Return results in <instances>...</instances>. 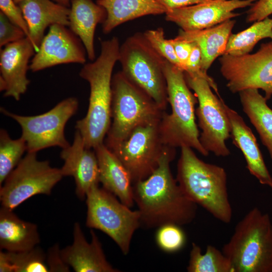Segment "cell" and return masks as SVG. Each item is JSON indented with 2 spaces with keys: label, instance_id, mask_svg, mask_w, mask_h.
Listing matches in <instances>:
<instances>
[{
  "label": "cell",
  "instance_id": "obj_1",
  "mask_svg": "<svg viewBox=\"0 0 272 272\" xmlns=\"http://www.w3.org/2000/svg\"><path fill=\"white\" fill-rule=\"evenodd\" d=\"M175 155V148L166 145L155 171L133 184L141 226L148 229L167 224L181 226L190 223L196 217L197 206L185 195L171 172L170 164Z\"/></svg>",
  "mask_w": 272,
  "mask_h": 272
},
{
  "label": "cell",
  "instance_id": "obj_2",
  "mask_svg": "<svg viewBox=\"0 0 272 272\" xmlns=\"http://www.w3.org/2000/svg\"><path fill=\"white\" fill-rule=\"evenodd\" d=\"M119 48L116 37L101 41L99 56L85 64L79 73L89 83L90 91L87 114L77 121L75 128L89 149H94L104 143L111 125L112 74L118 61Z\"/></svg>",
  "mask_w": 272,
  "mask_h": 272
},
{
  "label": "cell",
  "instance_id": "obj_3",
  "mask_svg": "<svg viewBox=\"0 0 272 272\" xmlns=\"http://www.w3.org/2000/svg\"><path fill=\"white\" fill-rule=\"evenodd\" d=\"M176 179L185 195L214 218L229 223L232 209L228 189L227 176L222 167L205 162L192 148H181Z\"/></svg>",
  "mask_w": 272,
  "mask_h": 272
},
{
  "label": "cell",
  "instance_id": "obj_4",
  "mask_svg": "<svg viewBox=\"0 0 272 272\" xmlns=\"http://www.w3.org/2000/svg\"><path fill=\"white\" fill-rule=\"evenodd\" d=\"M164 72L171 112L164 111L159 123L163 144L175 148L189 147L207 156L209 153L200 143L195 122V105L197 99L189 90L184 72L166 59Z\"/></svg>",
  "mask_w": 272,
  "mask_h": 272
},
{
  "label": "cell",
  "instance_id": "obj_5",
  "mask_svg": "<svg viewBox=\"0 0 272 272\" xmlns=\"http://www.w3.org/2000/svg\"><path fill=\"white\" fill-rule=\"evenodd\" d=\"M222 251L233 272H272V222L257 208L238 223Z\"/></svg>",
  "mask_w": 272,
  "mask_h": 272
},
{
  "label": "cell",
  "instance_id": "obj_6",
  "mask_svg": "<svg viewBox=\"0 0 272 272\" xmlns=\"http://www.w3.org/2000/svg\"><path fill=\"white\" fill-rule=\"evenodd\" d=\"M111 123L105 145L110 148L127 138L138 127L160 122L164 110L120 71L112 76Z\"/></svg>",
  "mask_w": 272,
  "mask_h": 272
},
{
  "label": "cell",
  "instance_id": "obj_7",
  "mask_svg": "<svg viewBox=\"0 0 272 272\" xmlns=\"http://www.w3.org/2000/svg\"><path fill=\"white\" fill-rule=\"evenodd\" d=\"M118 61L126 77L165 110L168 103L164 72L165 59L143 33L133 34L120 45Z\"/></svg>",
  "mask_w": 272,
  "mask_h": 272
},
{
  "label": "cell",
  "instance_id": "obj_8",
  "mask_svg": "<svg viewBox=\"0 0 272 272\" xmlns=\"http://www.w3.org/2000/svg\"><path fill=\"white\" fill-rule=\"evenodd\" d=\"M86 202V226L104 233L123 254H127L133 235L141 227L139 211L131 210L115 195L99 185L93 186L88 192Z\"/></svg>",
  "mask_w": 272,
  "mask_h": 272
},
{
  "label": "cell",
  "instance_id": "obj_9",
  "mask_svg": "<svg viewBox=\"0 0 272 272\" xmlns=\"http://www.w3.org/2000/svg\"><path fill=\"white\" fill-rule=\"evenodd\" d=\"M187 84L195 93L198 102L195 109L198 125L201 130L199 141L208 152L216 156L227 157L230 151L226 141L231 138V124L224 107V102L213 93H218L213 79L184 72Z\"/></svg>",
  "mask_w": 272,
  "mask_h": 272
},
{
  "label": "cell",
  "instance_id": "obj_10",
  "mask_svg": "<svg viewBox=\"0 0 272 272\" xmlns=\"http://www.w3.org/2000/svg\"><path fill=\"white\" fill-rule=\"evenodd\" d=\"M36 154L27 152L0 185L2 207L14 210L34 195H49L63 177L60 169L38 160Z\"/></svg>",
  "mask_w": 272,
  "mask_h": 272
},
{
  "label": "cell",
  "instance_id": "obj_11",
  "mask_svg": "<svg viewBox=\"0 0 272 272\" xmlns=\"http://www.w3.org/2000/svg\"><path fill=\"white\" fill-rule=\"evenodd\" d=\"M78 107V99L69 97L50 110L37 115H20L3 107L1 108V112L20 125L21 137L26 142L27 152L37 153L51 147H59L62 149L70 145L64 135V128Z\"/></svg>",
  "mask_w": 272,
  "mask_h": 272
},
{
  "label": "cell",
  "instance_id": "obj_12",
  "mask_svg": "<svg viewBox=\"0 0 272 272\" xmlns=\"http://www.w3.org/2000/svg\"><path fill=\"white\" fill-rule=\"evenodd\" d=\"M220 71L232 93L248 89H261L266 100L272 96V40L261 44L253 54H224L219 59Z\"/></svg>",
  "mask_w": 272,
  "mask_h": 272
},
{
  "label": "cell",
  "instance_id": "obj_13",
  "mask_svg": "<svg viewBox=\"0 0 272 272\" xmlns=\"http://www.w3.org/2000/svg\"><path fill=\"white\" fill-rule=\"evenodd\" d=\"M159 123L140 126L124 140L108 148L129 171L133 184L148 178L159 166L166 146Z\"/></svg>",
  "mask_w": 272,
  "mask_h": 272
},
{
  "label": "cell",
  "instance_id": "obj_14",
  "mask_svg": "<svg viewBox=\"0 0 272 272\" xmlns=\"http://www.w3.org/2000/svg\"><path fill=\"white\" fill-rule=\"evenodd\" d=\"M86 52L81 40L66 26L53 24L44 36L29 69L36 72L61 64H84Z\"/></svg>",
  "mask_w": 272,
  "mask_h": 272
},
{
  "label": "cell",
  "instance_id": "obj_15",
  "mask_svg": "<svg viewBox=\"0 0 272 272\" xmlns=\"http://www.w3.org/2000/svg\"><path fill=\"white\" fill-rule=\"evenodd\" d=\"M256 0H208L166 11L165 19L184 31L209 28L239 15L233 11L250 7Z\"/></svg>",
  "mask_w": 272,
  "mask_h": 272
},
{
  "label": "cell",
  "instance_id": "obj_16",
  "mask_svg": "<svg viewBox=\"0 0 272 272\" xmlns=\"http://www.w3.org/2000/svg\"><path fill=\"white\" fill-rule=\"evenodd\" d=\"M35 51L34 47L26 37L8 44L0 53V90L5 97L19 101L27 91L30 80L27 77L29 61Z\"/></svg>",
  "mask_w": 272,
  "mask_h": 272
},
{
  "label": "cell",
  "instance_id": "obj_17",
  "mask_svg": "<svg viewBox=\"0 0 272 272\" xmlns=\"http://www.w3.org/2000/svg\"><path fill=\"white\" fill-rule=\"evenodd\" d=\"M64 163L60 168L63 176L75 180L76 194L86 199L89 190L100 184L98 160L94 151L86 147L80 132L76 130L72 144L62 149L60 154Z\"/></svg>",
  "mask_w": 272,
  "mask_h": 272
},
{
  "label": "cell",
  "instance_id": "obj_18",
  "mask_svg": "<svg viewBox=\"0 0 272 272\" xmlns=\"http://www.w3.org/2000/svg\"><path fill=\"white\" fill-rule=\"evenodd\" d=\"M73 243L61 249L64 262L76 272H117L108 261L99 238L93 229L88 242L79 223L73 227Z\"/></svg>",
  "mask_w": 272,
  "mask_h": 272
},
{
  "label": "cell",
  "instance_id": "obj_19",
  "mask_svg": "<svg viewBox=\"0 0 272 272\" xmlns=\"http://www.w3.org/2000/svg\"><path fill=\"white\" fill-rule=\"evenodd\" d=\"M29 29L27 37L37 52L46 28L53 24L69 25L70 9L52 0H25L19 3Z\"/></svg>",
  "mask_w": 272,
  "mask_h": 272
},
{
  "label": "cell",
  "instance_id": "obj_20",
  "mask_svg": "<svg viewBox=\"0 0 272 272\" xmlns=\"http://www.w3.org/2000/svg\"><path fill=\"white\" fill-rule=\"evenodd\" d=\"M93 150L98 160L99 182L102 187L115 195L123 203L131 207L134 202L133 182L129 171L104 143Z\"/></svg>",
  "mask_w": 272,
  "mask_h": 272
},
{
  "label": "cell",
  "instance_id": "obj_21",
  "mask_svg": "<svg viewBox=\"0 0 272 272\" xmlns=\"http://www.w3.org/2000/svg\"><path fill=\"white\" fill-rule=\"evenodd\" d=\"M231 124L233 143L242 152L247 168L259 182L272 188V177L264 163L256 139L243 118L224 103Z\"/></svg>",
  "mask_w": 272,
  "mask_h": 272
},
{
  "label": "cell",
  "instance_id": "obj_22",
  "mask_svg": "<svg viewBox=\"0 0 272 272\" xmlns=\"http://www.w3.org/2000/svg\"><path fill=\"white\" fill-rule=\"evenodd\" d=\"M70 29L81 40L88 58L95 59L94 39L97 25L106 19L105 9L93 0H71Z\"/></svg>",
  "mask_w": 272,
  "mask_h": 272
},
{
  "label": "cell",
  "instance_id": "obj_23",
  "mask_svg": "<svg viewBox=\"0 0 272 272\" xmlns=\"http://www.w3.org/2000/svg\"><path fill=\"white\" fill-rule=\"evenodd\" d=\"M40 242L37 226L20 219L13 210L0 209V247L10 252L30 250Z\"/></svg>",
  "mask_w": 272,
  "mask_h": 272
},
{
  "label": "cell",
  "instance_id": "obj_24",
  "mask_svg": "<svg viewBox=\"0 0 272 272\" xmlns=\"http://www.w3.org/2000/svg\"><path fill=\"white\" fill-rule=\"evenodd\" d=\"M235 21L228 20L214 27L202 30L184 31L177 35L197 45L201 52V69L207 72L215 60L224 54Z\"/></svg>",
  "mask_w": 272,
  "mask_h": 272
},
{
  "label": "cell",
  "instance_id": "obj_25",
  "mask_svg": "<svg viewBox=\"0 0 272 272\" xmlns=\"http://www.w3.org/2000/svg\"><path fill=\"white\" fill-rule=\"evenodd\" d=\"M107 17L102 24V31L108 34L126 22L147 15L165 14L166 9L156 0H97Z\"/></svg>",
  "mask_w": 272,
  "mask_h": 272
},
{
  "label": "cell",
  "instance_id": "obj_26",
  "mask_svg": "<svg viewBox=\"0 0 272 272\" xmlns=\"http://www.w3.org/2000/svg\"><path fill=\"white\" fill-rule=\"evenodd\" d=\"M239 93L244 113L257 130L272 159V109L258 89H248Z\"/></svg>",
  "mask_w": 272,
  "mask_h": 272
},
{
  "label": "cell",
  "instance_id": "obj_27",
  "mask_svg": "<svg viewBox=\"0 0 272 272\" xmlns=\"http://www.w3.org/2000/svg\"><path fill=\"white\" fill-rule=\"evenodd\" d=\"M267 38L272 40V18L269 17L254 22L239 33H231L224 54L242 56L248 54L260 40Z\"/></svg>",
  "mask_w": 272,
  "mask_h": 272
},
{
  "label": "cell",
  "instance_id": "obj_28",
  "mask_svg": "<svg viewBox=\"0 0 272 272\" xmlns=\"http://www.w3.org/2000/svg\"><path fill=\"white\" fill-rule=\"evenodd\" d=\"M188 272H233L228 258L214 246H207L205 253L200 247L192 243L187 266Z\"/></svg>",
  "mask_w": 272,
  "mask_h": 272
},
{
  "label": "cell",
  "instance_id": "obj_29",
  "mask_svg": "<svg viewBox=\"0 0 272 272\" xmlns=\"http://www.w3.org/2000/svg\"><path fill=\"white\" fill-rule=\"evenodd\" d=\"M25 151L27 145L21 137L12 139L7 131L0 130V185L17 166Z\"/></svg>",
  "mask_w": 272,
  "mask_h": 272
},
{
  "label": "cell",
  "instance_id": "obj_30",
  "mask_svg": "<svg viewBox=\"0 0 272 272\" xmlns=\"http://www.w3.org/2000/svg\"><path fill=\"white\" fill-rule=\"evenodd\" d=\"M13 272H48L46 254L38 246L21 252L6 251Z\"/></svg>",
  "mask_w": 272,
  "mask_h": 272
},
{
  "label": "cell",
  "instance_id": "obj_31",
  "mask_svg": "<svg viewBox=\"0 0 272 272\" xmlns=\"http://www.w3.org/2000/svg\"><path fill=\"white\" fill-rule=\"evenodd\" d=\"M155 240L158 247L163 251L173 253L181 249L186 242V236L180 226L167 224L159 228Z\"/></svg>",
  "mask_w": 272,
  "mask_h": 272
},
{
  "label": "cell",
  "instance_id": "obj_32",
  "mask_svg": "<svg viewBox=\"0 0 272 272\" xmlns=\"http://www.w3.org/2000/svg\"><path fill=\"white\" fill-rule=\"evenodd\" d=\"M143 34L152 47L162 57L182 70L173 46L170 43L169 39H166L162 28L148 30Z\"/></svg>",
  "mask_w": 272,
  "mask_h": 272
},
{
  "label": "cell",
  "instance_id": "obj_33",
  "mask_svg": "<svg viewBox=\"0 0 272 272\" xmlns=\"http://www.w3.org/2000/svg\"><path fill=\"white\" fill-rule=\"evenodd\" d=\"M26 37L21 28L12 22L3 13L0 12V47Z\"/></svg>",
  "mask_w": 272,
  "mask_h": 272
},
{
  "label": "cell",
  "instance_id": "obj_34",
  "mask_svg": "<svg viewBox=\"0 0 272 272\" xmlns=\"http://www.w3.org/2000/svg\"><path fill=\"white\" fill-rule=\"evenodd\" d=\"M1 12L3 13L14 23L22 29L26 37L29 35L27 24L24 18L20 7L14 0H0Z\"/></svg>",
  "mask_w": 272,
  "mask_h": 272
},
{
  "label": "cell",
  "instance_id": "obj_35",
  "mask_svg": "<svg viewBox=\"0 0 272 272\" xmlns=\"http://www.w3.org/2000/svg\"><path fill=\"white\" fill-rule=\"evenodd\" d=\"M46 262L49 271L69 272L70 267L63 260L58 244L51 246L46 253Z\"/></svg>",
  "mask_w": 272,
  "mask_h": 272
},
{
  "label": "cell",
  "instance_id": "obj_36",
  "mask_svg": "<svg viewBox=\"0 0 272 272\" xmlns=\"http://www.w3.org/2000/svg\"><path fill=\"white\" fill-rule=\"evenodd\" d=\"M272 14V0H256L247 11V22L262 20Z\"/></svg>",
  "mask_w": 272,
  "mask_h": 272
},
{
  "label": "cell",
  "instance_id": "obj_37",
  "mask_svg": "<svg viewBox=\"0 0 272 272\" xmlns=\"http://www.w3.org/2000/svg\"><path fill=\"white\" fill-rule=\"evenodd\" d=\"M169 41L173 46L175 54L180 63L182 70L185 72L187 63L194 43L177 36Z\"/></svg>",
  "mask_w": 272,
  "mask_h": 272
},
{
  "label": "cell",
  "instance_id": "obj_38",
  "mask_svg": "<svg viewBox=\"0 0 272 272\" xmlns=\"http://www.w3.org/2000/svg\"><path fill=\"white\" fill-rule=\"evenodd\" d=\"M201 52L199 47L194 43L187 63L186 70L184 72L196 74L208 79H213L207 72L201 69Z\"/></svg>",
  "mask_w": 272,
  "mask_h": 272
},
{
  "label": "cell",
  "instance_id": "obj_39",
  "mask_svg": "<svg viewBox=\"0 0 272 272\" xmlns=\"http://www.w3.org/2000/svg\"><path fill=\"white\" fill-rule=\"evenodd\" d=\"M166 11L200 4L208 0H156Z\"/></svg>",
  "mask_w": 272,
  "mask_h": 272
},
{
  "label": "cell",
  "instance_id": "obj_40",
  "mask_svg": "<svg viewBox=\"0 0 272 272\" xmlns=\"http://www.w3.org/2000/svg\"><path fill=\"white\" fill-rule=\"evenodd\" d=\"M53 2L69 7L70 6L71 0H52Z\"/></svg>",
  "mask_w": 272,
  "mask_h": 272
},
{
  "label": "cell",
  "instance_id": "obj_41",
  "mask_svg": "<svg viewBox=\"0 0 272 272\" xmlns=\"http://www.w3.org/2000/svg\"><path fill=\"white\" fill-rule=\"evenodd\" d=\"M25 0H14V2L15 3V4L16 5H18L19 3H20L21 2H23V1H24Z\"/></svg>",
  "mask_w": 272,
  "mask_h": 272
}]
</instances>
